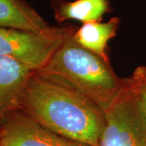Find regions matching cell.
<instances>
[{
  "label": "cell",
  "instance_id": "cell-1",
  "mask_svg": "<svg viewBox=\"0 0 146 146\" xmlns=\"http://www.w3.org/2000/svg\"><path fill=\"white\" fill-rule=\"evenodd\" d=\"M20 110L49 130L99 146L106 125L102 110L64 84L33 72L21 95Z\"/></svg>",
  "mask_w": 146,
  "mask_h": 146
},
{
  "label": "cell",
  "instance_id": "cell-2",
  "mask_svg": "<svg viewBox=\"0 0 146 146\" xmlns=\"http://www.w3.org/2000/svg\"><path fill=\"white\" fill-rule=\"evenodd\" d=\"M36 72L77 91L105 113L125 87V78L116 75L110 62L79 46L72 36Z\"/></svg>",
  "mask_w": 146,
  "mask_h": 146
},
{
  "label": "cell",
  "instance_id": "cell-3",
  "mask_svg": "<svg viewBox=\"0 0 146 146\" xmlns=\"http://www.w3.org/2000/svg\"><path fill=\"white\" fill-rule=\"evenodd\" d=\"M76 29V26L67 25L37 33L0 27V56L19 61L33 72L39 71Z\"/></svg>",
  "mask_w": 146,
  "mask_h": 146
},
{
  "label": "cell",
  "instance_id": "cell-4",
  "mask_svg": "<svg viewBox=\"0 0 146 146\" xmlns=\"http://www.w3.org/2000/svg\"><path fill=\"white\" fill-rule=\"evenodd\" d=\"M99 146H146V124L125 87L106 113Z\"/></svg>",
  "mask_w": 146,
  "mask_h": 146
},
{
  "label": "cell",
  "instance_id": "cell-5",
  "mask_svg": "<svg viewBox=\"0 0 146 146\" xmlns=\"http://www.w3.org/2000/svg\"><path fill=\"white\" fill-rule=\"evenodd\" d=\"M0 146H90L42 127L21 110L0 126Z\"/></svg>",
  "mask_w": 146,
  "mask_h": 146
},
{
  "label": "cell",
  "instance_id": "cell-6",
  "mask_svg": "<svg viewBox=\"0 0 146 146\" xmlns=\"http://www.w3.org/2000/svg\"><path fill=\"white\" fill-rule=\"evenodd\" d=\"M33 72L21 62L0 56V126L20 110L21 95Z\"/></svg>",
  "mask_w": 146,
  "mask_h": 146
},
{
  "label": "cell",
  "instance_id": "cell-7",
  "mask_svg": "<svg viewBox=\"0 0 146 146\" xmlns=\"http://www.w3.org/2000/svg\"><path fill=\"white\" fill-rule=\"evenodd\" d=\"M0 27L37 33L53 28L25 0H0Z\"/></svg>",
  "mask_w": 146,
  "mask_h": 146
},
{
  "label": "cell",
  "instance_id": "cell-8",
  "mask_svg": "<svg viewBox=\"0 0 146 146\" xmlns=\"http://www.w3.org/2000/svg\"><path fill=\"white\" fill-rule=\"evenodd\" d=\"M120 19L117 16L106 22H89L82 24L73 33L72 39L79 46L110 61L108 42L114 38L119 29Z\"/></svg>",
  "mask_w": 146,
  "mask_h": 146
},
{
  "label": "cell",
  "instance_id": "cell-9",
  "mask_svg": "<svg viewBox=\"0 0 146 146\" xmlns=\"http://www.w3.org/2000/svg\"><path fill=\"white\" fill-rule=\"evenodd\" d=\"M50 6L58 23L69 20L82 24L98 22L113 11L110 0H51Z\"/></svg>",
  "mask_w": 146,
  "mask_h": 146
},
{
  "label": "cell",
  "instance_id": "cell-10",
  "mask_svg": "<svg viewBox=\"0 0 146 146\" xmlns=\"http://www.w3.org/2000/svg\"><path fill=\"white\" fill-rule=\"evenodd\" d=\"M128 89L136 108L146 124V67L139 66L126 78Z\"/></svg>",
  "mask_w": 146,
  "mask_h": 146
}]
</instances>
